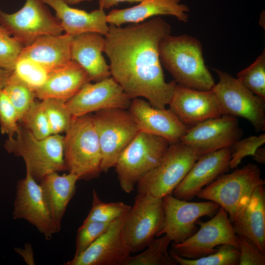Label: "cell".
I'll use <instances>...</instances> for the list:
<instances>
[{"instance_id": "cell-1", "label": "cell", "mask_w": 265, "mask_h": 265, "mask_svg": "<svg viewBox=\"0 0 265 265\" xmlns=\"http://www.w3.org/2000/svg\"><path fill=\"white\" fill-rule=\"evenodd\" d=\"M170 33V25L160 17L124 27L109 26L104 52L111 77L131 99L143 97L159 108L169 105L177 82L165 80L159 46Z\"/></svg>"}, {"instance_id": "cell-2", "label": "cell", "mask_w": 265, "mask_h": 265, "mask_svg": "<svg viewBox=\"0 0 265 265\" xmlns=\"http://www.w3.org/2000/svg\"><path fill=\"white\" fill-rule=\"evenodd\" d=\"M159 55L161 64L179 84L204 91L212 90L215 85L197 39L187 34H170L160 42Z\"/></svg>"}, {"instance_id": "cell-3", "label": "cell", "mask_w": 265, "mask_h": 265, "mask_svg": "<svg viewBox=\"0 0 265 265\" xmlns=\"http://www.w3.org/2000/svg\"><path fill=\"white\" fill-rule=\"evenodd\" d=\"M63 150L66 170L79 180L99 176L102 156L93 115L73 116L64 136Z\"/></svg>"}, {"instance_id": "cell-4", "label": "cell", "mask_w": 265, "mask_h": 265, "mask_svg": "<svg viewBox=\"0 0 265 265\" xmlns=\"http://www.w3.org/2000/svg\"><path fill=\"white\" fill-rule=\"evenodd\" d=\"M64 136L51 134L42 139L35 137L24 126L8 137L4 148L9 153L22 157L33 178L40 181L52 172L66 170L64 159Z\"/></svg>"}, {"instance_id": "cell-5", "label": "cell", "mask_w": 265, "mask_h": 265, "mask_svg": "<svg viewBox=\"0 0 265 265\" xmlns=\"http://www.w3.org/2000/svg\"><path fill=\"white\" fill-rule=\"evenodd\" d=\"M259 167L247 164L231 173L221 175L197 195L200 199L213 201L228 213L231 223L239 216L255 190L264 185Z\"/></svg>"}, {"instance_id": "cell-6", "label": "cell", "mask_w": 265, "mask_h": 265, "mask_svg": "<svg viewBox=\"0 0 265 265\" xmlns=\"http://www.w3.org/2000/svg\"><path fill=\"white\" fill-rule=\"evenodd\" d=\"M169 144L162 137L139 132L121 153L114 166L125 192H132L140 180L159 163Z\"/></svg>"}, {"instance_id": "cell-7", "label": "cell", "mask_w": 265, "mask_h": 265, "mask_svg": "<svg viewBox=\"0 0 265 265\" xmlns=\"http://www.w3.org/2000/svg\"><path fill=\"white\" fill-rule=\"evenodd\" d=\"M101 147V171L114 167L122 151L139 132L138 126L128 109L112 108L93 115Z\"/></svg>"}, {"instance_id": "cell-8", "label": "cell", "mask_w": 265, "mask_h": 265, "mask_svg": "<svg viewBox=\"0 0 265 265\" xmlns=\"http://www.w3.org/2000/svg\"><path fill=\"white\" fill-rule=\"evenodd\" d=\"M200 157L180 142L171 143L159 163L138 182L137 193L162 198L172 194Z\"/></svg>"}, {"instance_id": "cell-9", "label": "cell", "mask_w": 265, "mask_h": 265, "mask_svg": "<svg viewBox=\"0 0 265 265\" xmlns=\"http://www.w3.org/2000/svg\"><path fill=\"white\" fill-rule=\"evenodd\" d=\"M164 222L162 198L137 193L123 226L124 237L131 253L141 251L159 236Z\"/></svg>"}, {"instance_id": "cell-10", "label": "cell", "mask_w": 265, "mask_h": 265, "mask_svg": "<svg viewBox=\"0 0 265 265\" xmlns=\"http://www.w3.org/2000/svg\"><path fill=\"white\" fill-rule=\"evenodd\" d=\"M43 0H26L23 6L13 13L0 8V25L18 39L24 47L39 36L62 34L60 20L53 16Z\"/></svg>"}, {"instance_id": "cell-11", "label": "cell", "mask_w": 265, "mask_h": 265, "mask_svg": "<svg viewBox=\"0 0 265 265\" xmlns=\"http://www.w3.org/2000/svg\"><path fill=\"white\" fill-rule=\"evenodd\" d=\"M219 81L212 90L224 115L247 120L257 132L265 130V99L243 86L229 74L213 69Z\"/></svg>"}, {"instance_id": "cell-12", "label": "cell", "mask_w": 265, "mask_h": 265, "mask_svg": "<svg viewBox=\"0 0 265 265\" xmlns=\"http://www.w3.org/2000/svg\"><path fill=\"white\" fill-rule=\"evenodd\" d=\"M196 224L199 228L192 235L181 243L172 244L171 249L180 256L198 259L214 253L217 246L224 244L238 248L237 235L223 208L220 207L215 216L209 221L197 220Z\"/></svg>"}, {"instance_id": "cell-13", "label": "cell", "mask_w": 265, "mask_h": 265, "mask_svg": "<svg viewBox=\"0 0 265 265\" xmlns=\"http://www.w3.org/2000/svg\"><path fill=\"white\" fill-rule=\"evenodd\" d=\"M162 200L164 222L159 236L165 235L174 243H181L192 235L197 230V220L213 215L220 208L213 201L189 202L172 194L164 196Z\"/></svg>"}, {"instance_id": "cell-14", "label": "cell", "mask_w": 265, "mask_h": 265, "mask_svg": "<svg viewBox=\"0 0 265 265\" xmlns=\"http://www.w3.org/2000/svg\"><path fill=\"white\" fill-rule=\"evenodd\" d=\"M242 134V131L239 127L237 117L223 115L189 128L179 142L201 156L232 147L240 139Z\"/></svg>"}, {"instance_id": "cell-15", "label": "cell", "mask_w": 265, "mask_h": 265, "mask_svg": "<svg viewBox=\"0 0 265 265\" xmlns=\"http://www.w3.org/2000/svg\"><path fill=\"white\" fill-rule=\"evenodd\" d=\"M131 101L110 77L94 83H86L66 106L72 116L78 117L108 108L128 109Z\"/></svg>"}, {"instance_id": "cell-16", "label": "cell", "mask_w": 265, "mask_h": 265, "mask_svg": "<svg viewBox=\"0 0 265 265\" xmlns=\"http://www.w3.org/2000/svg\"><path fill=\"white\" fill-rule=\"evenodd\" d=\"M13 218L26 220L47 239L57 233L39 184L26 169L24 179L17 184Z\"/></svg>"}, {"instance_id": "cell-17", "label": "cell", "mask_w": 265, "mask_h": 265, "mask_svg": "<svg viewBox=\"0 0 265 265\" xmlns=\"http://www.w3.org/2000/svg\"><path fill=\"white\" fill-rule=\"evenodd\" d=\"M128 212L113 221L107 230L83 252L64 265H123L131 254L123 234Z\"/></svg>"}, {"instance_id": "cell-18", "label": "cell", "mask_w": 265, "mask_h": 265, "mask_svg": "<svg viewBox=\"0 0 265 265\" xmlns=\"http://www.w3.org/2000/svg\"><path fill=\"white\" fill-rule=\"evenodd\" d=\"M168 105L177 118L188 128L224 115L212 89L199 90L177 84Z\"/></svg>"}, {"instance_id": "cell-19", "label": "cell", "mask_w": 265, "mask_h": 265, "mask_svg": "<svg viewBox=\"0 0 265 265\" xmlns=\"http://www.w3.org/2000/svg\"><path fill=\"white\" fill-rule=\"evenodd\" d=\"M232 147L225 148L200 156L173 192L180 199L190 200L229 168Z\"/></svg>"}, {"instance_id": "cell-20", "label": "cell", "mask_w": 265, "mask_h": 265, "mask_svg": "<svg viewBox=\"0 0 265 265\" xmlns=\"http://www.w3.org/2000/svg\"><path fill=\"white\" fill-rule=\"evenodd\" d=\"M129 110L140 131L159 136L170 144L177 143L189 128L169 108H159L140 98L131 101Z\"/></svg>"}, {"instance_id": "cell-21", "label": "cell", "mask_w": 265, "mask_h": 265, "mask_svg": "<svg viewBox=\"0 0 265 265\" xmlns=\"http://www.w3.org/2000/svg\"><path fill=\"white\" fill-rule=\"evenodd\" d=\"M105 38L96 32H86L73 36L71 59L78 63L87 72L90 80L98 81L111 77L109 66L102 53Z\"/></svg>"}, {"instance_id": "cell-22", "label": "cell", "mask_w": 265, "mask_h": 265, "mask_svg": "<svg viewBox=\"0 0 265 265\" xmlns=\"http://www.w3.org/2000/svg\"><path fill=\"white\" fill-rule=\"evenodd\" d=\"M181 0H143L139 4L130 8L113 9L106 15L110 25L120 26L126 23L137 24L158 15H172L181 22L188 19L189 9L180 3Z\"/></svg>"}, {"instance_id": "cell-23", "label": "cell", "mask_w": 265, "mask_h": 265, "mask_svg": "<svg viewBox=\"0 0 265 265\" xmlns=\"http://www.w3.org/2000/svg\"><path fill=\"white\" fill-rule=\"evenodd\" d=\"M90 81L85 70L71 60L50 73L44 84L35 91L36 96L40 100L56 99L66 102Z\"/></svg>"}, {"instance_id": "cell-24", "label": "cell", "mask_w": 265, "mask_h": 265, "mask_svg": "<svg viewBox=\"0 0 265 265\" xmlns=\"http://www.w3.org/2000/svg\"><path fill=\"white\" fill-rule=\"evenodd\" d=\"M52 7L66 33L73 36L96 32L105 36L109 30L106 15L101 8L90 12L71 7L64 0H43Z\"/></svg>"}, {"instance_id": "cell-25", "label": "cell", "mask_w": 265, "mask_h": 265, "mask_svg": "<svg viewBox=\"0 0 265 265\" xmlns=\"http://www.w3.org/2000/svg\"><path fill=\"white\" fill-rule=\"evenodd\" d=\"M73 35H44L24 47L19 57L30 59L50 72L71 60V49Z\"/></svg>"}, {"instance_id": "cell-26", "label": "cell", "mask_w": 265, "mask_h": 265, "mask_svg": "<svg viewBox=\"0 0 265 265\" xmlns=\"http://www.w3.org/2000/svg\"><path fill=\"white\" fill-rule=\"evenodd\" d=\"M78 180V177L73 173L60 175L54 172L40 181L44 198L57 232L61 230L62 217L75 193Z\"/></svg>"}, {"instance_id": "cell-27", "label": "cell", "mask_w": 265, "mask_h": 265, "mask_svg": "<svg viewBox=\"0 0 265 265\" xmlns=\"http://www.w3.org/2000/svg\"><path fill=\"white\" fill-rule=\"evenodd\" d=\"M235 233L265 253V192L259 186L239 216L232 223Z\"/></svg>"}, {"instance_id": "cell-28", "label": "cell", "mask_w": 265, "mask_h": 265, "mask_svg": "<svg viewBox=\"0 0 265 265\" xmlns=\"http://www.w3.org/2000/svg\"><path fill=\"white\" fill-rule=\"evenodd\" d=\"M171 242L165 235L155 238L143 251L135 255H130L123 265H176L177 263L168 251Z\"/></svg>"}, {"instance_id": "cell-29", "label": "cell", "mask_w": 265, "mask_h": 265, "mask_svg": "<svg viewBox=\"0 0 265 265\" xmlns=\"http://www.w3.org/2000/svg\"><path fill=\"white\" fill-rule=\"evenodd\" d=\"M169 253L180 265H238L239 262L238 248L228 244L218 245L214 253L195 259L182 257L172 249Z\"/></svg>"}, {"instance_id": "cell-30", "label": "cell", "mask_w": 265, "mask_h": 265, "mask_svg": "<svg viewBox=\"0 0 265 265\" xmlns=\"http://www.w3.org/2000/svg\"><path fill=\"white\" fill-rule=\"evenodd\" d=\"M14 106L19 122L36 98L35 92L13 72L2 89Z\"/></svg>"}, {"instance_id": "cell-31", "label": "cell", "mask_w": 265, "mask_h": 265, "mask_svg": "<svg viewBox=\"0 0 265 265\" xmlns=\"http://www.w3.org/2000/svg\"><path fill=\"white\" fill-rule=\"evenodd\" d=\"M131 206L122 202L102 201L95 189L92 191L91 208L83 222L110 223L126 213Z\"/></svg>"}, {"instance_id": "cell-32", "label": "cell", "mask_w": 265, "mask_h": 265, "mask_svg": "<svg viewBox=\"0 0 265 265\" xmlns=\"http://www.w3.org/2000/svg\"><path fill=\"white\" fill-rule=\"evenodd\" d=\"M238 80L256 95L265 99V50L249 66L237 74Z\"/></svg>"}, {"instance_id": "cell-33", "label": "cell", "mask_w": 265, "mask_h": 265, "mask_svg": "<svg viewBox=\"0 0 265 265\" xmlns=\"http://www.w3.org/2000/svg\"><path fill=\"white\" fill-rule=\"evenodd\" d=\"M13 72L35 92L44 84L50 73L38 63L23 57L18 58Z\"/></svg>"}, {"instance_id": "cell-34", "label": "cell", "mask_w": 265, "mask_h": 265, "mask_svg": "<svg viewBox=\"0 0 265 265\" xmlns=\"http://www.w3.org/2000/svg\"><path fill=\"white\" fill-rule=\"evenodd\" d=\"M43 102L45 111L52 134H60L67 131L73 116L66 106V102L56 99H47Z\"/></svg>"}, {"instance_id": "cell-35", "label": "cell", "mask_w": 265, "mask_h": 265, "mask_svg": "<svg viewBox=\"0 0 265 265\" xmlns=\"http://www.w3.org/2000/svg\"><path fill=\"white\" fill-rule=\"evenodd\" d=\"M36 138L42 139L52 134L43 102L34 101L20 122Z\"/></svg>"}, {"instance_id": "cell-36", "label": "cell", "mask_w": 265, "mask_h": 265, "mask_svg": "<svg viewBox=\"0 0 265 265\" xmlns=\"http://www.w3.org/2000/svg\"><path fill=\"white\" fill-rule=\"evenodd\" d=\"M24 46L0 25V67L13 72Z\"/></svg>"}, {"instance_id": "cell-37", "label": "cell", "mask_w": 265, "mask_h": 265, "mask_svg": "<svg viewBox=\"0 0 265 265\" xmlns=\"http://www.w3.org/2000/svg\"><path fill=\"white\" fill-rule=\"evenodd\" d=\"M265 143V134L251 136L237 141L232 147L231 158L229 162L231 169L237 168L242 159L246 156L253 157L257 150Z\"/></svg>"}, {"instance_id": "cell-38", "label": "cell", "mask_w": 265, "mask_h": 265, "mask_svg": "<svg viewBox=\"0 0 265 265\" xmlns=\"http://www.w3.org/2000/svg\"><path fill=\"white\" fill-rule=\"evenodd\" d=\"M112 222H83L77 231L74 256H77L86 249L107 230Z\"/></svg>"}, {"instance_id": "cell-39", "label": "cell", "mask_w": 265, "mask_h": 265, "mask_svg": "<svg viewBox=\"0 0 265 265\" xmlns=\"http://www.w3.org/2000/svg\"><path fill=\"white\" fill-rule=\"evenodd\" d=\"M17 111L8 97L0 90V129L8 137L14 136L19 128Z\"/></svg>"}, {"instance_id": "cell-40", "label": "cell", "mask_w": 265, "mask_h": 265, "mask_svg": "<svg viewBox=\"0 0 265 265\" xmlns=\"http://www.w3.org/2000/svg\"><path fill=\"white\" fill-rule=\"evenodd\" d=\"M239 252L238 265H265V253L244 238L237 235Z\"/></svg>"}, {"instance_id": "cell-41", "label": "cell", "mask_w": 265, "mask_h": 265, "mask_svg": "<svg viewBox=\"0 0 265 265\" xmlns=\"http://www.w3.org/2000/svg\"><path fill=\"white\" fill-rule=\"evenodd\" d=\"M15 251L23 257L25 262L28 265H30L35 264L33 252L30 244H26L24 249L16 248H15Z\"/></svg>"}, {"instance_id": "cell-42", "label": "cell", "mask_w": 265, "mask_h": 265, "mask_svg": "<svg viewBox=\"0 0 265 265\" xmlns=\"http://www.w3.org/2000/svg\"><path fill=\"white\" fill-rule=\"evenodd\" d=\"M99 8L102 9H109L114 6L117 5L123 2L130 3L140 2L143 0H98Z\"/></svg>"}, {"instance_id": "cell-43", "label": "cell", "mask_w": 265, "mask_h": 265, "mask_svg": "<svg viewBox=\"0 0 265 265\" xmlns=\"http://www.w3.org/2000/svg\"><path fill=\"white\" fill-rule=\"evenodd\" d=\"M12 73L0 67V90L3 88Z\"/></svg>"}, {"instance_id": "cell-44", "label": "cell", "mask_w": 265, "mask_h": 265, "mask_svg": "<svg viewBox=\"0 0 265 265\" xmlns=\"http://www.w3.org/2000/svg\"><path fill=\"white\" fill-rule=\"evenodd\" d=\"M254 159L259 163L264 164L265 161V153L264 148H259L253 157Z\"/></svg>"}, {"instance_id": "cell-45", "label": "cell", "mask_w": 265, "mask_h": 265, "mask_svg": "<svg viewBox=\"0 0 265 265\" xmlns=\"http://www.w3.org/2000/svg\"><path fill=\"white\" fill-rule=\"evenodd\" d=\"M69 5L77 4L83 1H91L92 0H64Z\"/></svg>"}]
</instances>
